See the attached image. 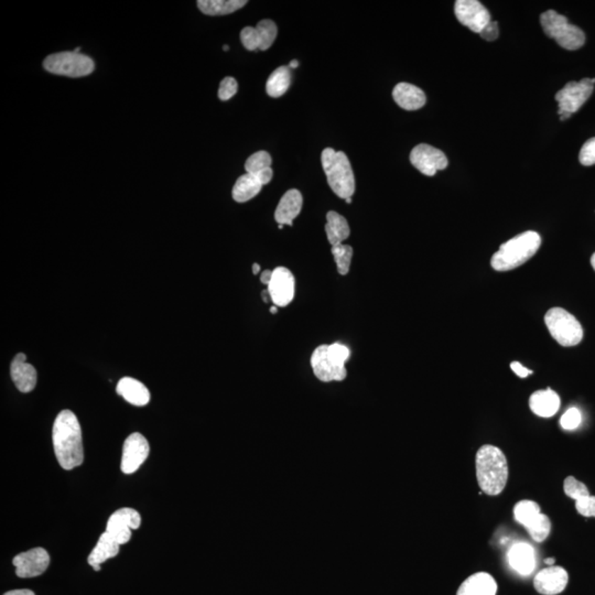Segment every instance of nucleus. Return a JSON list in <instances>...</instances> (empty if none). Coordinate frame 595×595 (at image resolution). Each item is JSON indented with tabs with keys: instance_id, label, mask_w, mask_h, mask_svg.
Returning <instances> with one entry per match:
<instances>
[{
	"instance_id": "obj_21",
	"label": "nucleus",
	"mask_w": 595,
	"mask_h": 595,
	"mask_svg": "<svg viewBox=\"0 0 595 595\" xmlns=\"http://www.w3.org/2000/svg\"><path fill=\"white\" fill-rule=\"evenodd\" d=\"M529 407L535 415L543 418H550L558 413L560 408V397L550 388L546 391L533 393L529 399Z\"/></svg>"
},
{
	"instance_id": "obj_19",
	"label": "nucleus",
	"mask_w": 595,
	"mask_h": 595,
	"mask_svg": "<svg viewBox=\"0 0 595 595\" xmlns=\"http://www.w3.org/2000/svg\"><path fill=\"white\" fill-rule=\"evenodd\" d=\"M302 202L304 200L299 191L292 189L284 193L274 212V220L278 224L291 226L294 218L301 212Z\"/></svg>"
},
{
	"instance_id": "obj_31",
	"label": "nucleus",
	"mask_w": 595,
	"mask_h": 595,
	"mask_svg": "<svg viewBox=\"0 0 595 595\" xmlns=\"http://www.w3.org/2000/svg\"><path fill=\"white\" fill-rule=\"evenodd\" d=\"M331 252L338 266V274L343 276L347 274L353 257V248L350 245L338 244L332 246Z\"/></svg>"
},
{
	"instance_id": "obj_10",
	"label": "nucleus",
	"mask_w": 595,
	"mask_h": 595,
	"mask_svg": "<svg viewBox=\"0 0 595 595\" xmlns=\"http://www.w3.org/2000/svg\"><path fill=\"white\" fill-rule=\"evenodd\" d=\"M410 162L425 176L433 177L449 165L443 151L427 143H420L410 152Z\"/></svg>"
},
{
	"instance_id": "obj_29",
	"label": "nucleus",
	"mask_w": 595,
	"mask_h": 595,
	"mask_svg": "<svg viewBox=\"0 0 595 595\" xmlns=\"http://www.w3.org/2000/svg\"><path fill=\"white\" fill-rule=\"evenodd\" d=\"M539 514H540V507H539L536 501L525 499V501H518L516 506L514 507L515 519H516L517 523L523 525L525 528Z\"/></svg>"
},
{
	"instance_id": "obj_28",
	"label": "nucleus",
	"mask_w": 595,
	"mask_h": 595,
	"mask_svg": "<svg viewBox=\"0 0 595 595\" xmlns=\"http://www.w3.org/2000/svg\"><path fill=\"white\" fill-rule=\"evenodd\" d=\"M290 83H291V71L289 67H279L272 72L267 81V94L274 99L282 96L289 89Z\"/></svg>"
},
{
	"instance_id": "obj_2",
	"label": "nucleus",
	"mask_w": 595,
	"mask_h": 595,
	"mask_svg": "<svg viewBox=\"0 0 595 595\" xmlns=\"http://www.w3.org/2000/svg\"><path fill=\"white\" fill-rule=\"evenodd\" d=\"M477 477L485 494H501L508 479V465L501 450L494 445H483L477 455Z\"/></svg>"
},
{
	"instance_id": "obj_49",
	"label": "nucleus",
	"mask_w": 595,
	"mask_h": 595,
	"mask_svg": "<svg viewBox=\"0 0 595 595\" xmlns=\"http://www.w3.org/2000/svg\"><path fill=\"white\" fill-rule=\"evenodd\" d=\"M591 265H592L593 269L595 270V252L593 254L592 257H591Z\"/></svg>"
},
{
	"instance_id": "obj_44",
	"label": "nucleus",
	"mask_w": 595,
	"mask_h": 595,
	"mask_svg": "<svg viewBox=\"0 0 595 595\" xmlns=\"http://www.w3.org/2000/svg\"><path fill=\"white\" fill-rule=\"evenodd\" d=\"M4 595H35V594L31 590H27V589H23V590L9 591V592L5 593V594H4Z\"/></svg>"
},
{
	"instance_id": "obj_37",
	"label": "nucleus",
	"mask_w": 595,
	"mask_h": 595,
	"mask_svg": "<svg viewBox=\"0 0 595 595\" xmlns=\"http://www.w3.org/2000/svg\"><path fill=\"white\" fill-rule=\"evenodd\" d=\"M238 82H236L234 77H225L221 82L220 89H218V97H220L221 101H228V99H232L238 93Z\"/></svg>"
},
{
	"instance_id": "obj_38",
	"label": "nucleus",
	"mask_w": 595,
	"mask_h": 595,
	"mask_svg": "<svg viewBox=\"0 0 595 595\" xmlns=\"http://www.w3.org/2000/svg\"><path fill=\"white\" fill-rule=\"evenodd\" d=\"M576 508L582 516L595 517V496L589 494L577 499Z\"/></svg>"
},
{
	"instance_id": "obj_22",
	"label": "nucleus",
	"mask_w": 595,
	"mask_h": 595,
	"mask_svg": "<svg viewBox=\"0 0 595 595\" xmlns=\"http://www.w3.org/2000/svg\"><path fill=\"white\" fill-rule=\"evenodd\" d=\"M117 394L133 406L143 407L150 400L148 388L135 378L124 377L119 381L116 388Z\"/></svg>"
},
{
	"instance_id": "obj_17",
	"label": "nucleus",
	"mask_w": 595,
	"mask_h": 595,
	"mask_svg": "<svg viewBox=\"0 0 595 595\" xmlns=\"http://www.w3.org/2000/svg\"><path fill=\"white\" fill-rule=\"evenodd\" d=\"M26 361H27L26 354L18 353L11 362L10 375L18 391L27 394L35 389L38 375L35 368Z\"/></svg>"
},
{
	"instance_id": "obj_15",
	"label": "nucleus",
	"mask_w": 595,
	"mask_h": 595,
	"mask_svg": "<svg viewBox=\"0 0 595 595\" xmlns=\"http://www.w3.org/2000/svg\"><path fill=\"white\" fill-rule=\"evenodd\" d=\"M296 282L289 269L284 267H278L272 270V278L268 286L270 299L276 306H287L291 304L294 298Z\"/></svg>"
},
{
	"instance_id": "obj_47",
	"label": "nucleus",
	"mask_w": 595,
	"mask_h": 595,
	"mask_svg": "<svg viewBox=\"0 0 595 595\" xmlns=\"http://www.w3.org/2000/svg\"><path fill=\"white\" fill-rule=\"evenodd\" d=\"M556 562V559L555 558H548L545 560V563L549 565V566H552L553 563Z\"/></svg>"
},
{
	"instance_id": "obj_11",
	"label": "nucleus",
	"mask_w": 595,
	"mask_h": 595,
	"mask_svg": "<svg viewBox=\"0 0 595 595\" xmlns=\"http://www.w3.org/2000/svg\"><path fill=\"white\" fill-rule=\"evenodd\" d=\"M457 19L475 33H481L491 23V13L477 0H457L455 5Z\"/></svg>"
},
{
	"instance_id": "obj_36",
	"label": "nucleus",
	"mask_w": 595,
	"mask_h": 595,
	"mask_svg": "<svg viewBox=\"0 0 595 595\" xmlns=\"http://www.w3.org/2000/svg\"><path fill=\"white\" fill-rule=\"evenodd\" d=\"M581 420H582V416H581L580 410L577 408H570L561 417L560 425L565 430H574L580 426Z\"/></svg>"
},
{
	"instance_id": "obj_35",
	"label": "nucleus",
	"mask_w": 595,
	"mask_h": 595,
	"mask_svg": "<svg viewBox=\"0 0 595 595\" xmlns=\"http://www.w3.org/2000/svg\"><path fill=\"white\" fill-rule=\"evenodd\" d=\"M240 41L245 49L248 51H256L260 49V35L256 28L246 27L240 31Z\"/></svg>"
},
{
	"instance_id": "obj_45",
	"label": "nucleus",
	"mask_w": 595,
	"mask_h": 595,
	"mask_svg": "<svg viewBox=\"0 0 595 595\" xmlns=\"http://www.w3.org/2000/svg\"><path fill=\"white\" fill-rule=\"evenodd\" d=\"M262 296L265 302H268V300H269L270 298L269 292H268V290H265V291L262 292Z\"/></svg>"
},
{
	"instance_id": "obj_34",
	"label": "nucleus",
	"mask_w": 595,
	"mask_h": 595,
	"mask_svg": "<svg viewBox=\"0 0 595 595\" xmlns=\"http://www.w3.org/2000/svg\"><path fill=\"white\" fill-rule=\"evenodd\" d=\"M563 489H565V493H566L567 496L574 499V501L580 499V497L590 494L588 487L583 484L582 482H579L578 479H574L573 477H568L565 479Z\"/></svg>"
},
{
	"instance_id": "obj_6",
	"label": "nucleus",
	"mask_w": 595,
	"mask_h": 595,
	"mask_svg": "<svg viewBox=\"0 0 595 595\" xmlns=\"http://www.w3.org/2000/svg\"><path fill=\"white\" fill-rule=\"evenodd\" d=\"M540 23L543 33L551 39L556 40L563 49L573 51L580 49L586 43V35L582 30L569 23L568 18L556 13L555 10L541 13Z\"/></svg>"
},
{
	"instance_id": "obj_5",
	"label": "nucleus",
	"mask_w": 595,
	"mask_h": 595,
	"mask_svg": "<svg viewBox=\"0 0 595 595\" xmlns=\"http://www.w3.org/2000/svg\"><path fill=\"white\" fill-rule=\"evenodd\" d=\"M351 355L350 348L343 344L321 345L314 350L311 366L314 375L324 383L345 379V363Z\"/></svg>"
},
{
	"instance_id": "obj_33",
	"label": "nucleus",
	"mask_w": 595,
	"mask_h": 595,
	"mask_svg": "<svg viewBox=\"0 0 595 595\" xmlns=\"http://www.w3.org/2000/svg\"><path fill=\"white\" fill-rule=\"evenodd\" d=\"M272 159L267 151H258L250 157L245 163L246 172L250 174H257L260 171L267 168H272Z\"/></svg>"
},
{
	"instance_id": "obj_23",
	"label": "nucleus",
	"mask_w": 595,
	"mask_h": 595,
	"mask_svg": "<svg viewBox=\"0 0 595 595\" xmlns=\"http://www.w3.org/2000/svg\"><path fill=\"white\" fill-rule=\"evenodd\" d=\"M497 584L494 578L486 572L475 573L461 584L457 595H495Z\"/></svg>"
},
{
	"instance_id": "obj_1",
	"label": "nucleus",
	"mask_w": 595,
	"mask_h": 595,
	"mask_svg": "<svg viewBox=\"0 0 595 595\" xmlns=\"http://www.w3.org/2000/svg\"><path fill=\"white\" fill-rule=\"evenodd\" d=\"M53 447L60 465L73 469L84 461L82 429L75 413L62 410L55 418L52 429Z\"/></svg>"
},
{
	"instance_id": "obj_20",
	"label": "nucleus",
	"mask_w": 595,
	"mask_h": 595,
	"mask_svg": "<svg viewBox=\"0 0 595 595\" xmlns=\"http://www.w3.org/2000/svg\"><path fill=\"white\" fill-rule=\"evenodd\" d=\"M393 97L398 106L406 111H417L425 106V93L423 89L409 83H399L393 91Z\"/></svg>"
},
{
	"instance_id": "obj_26",
	"label": "nucleus",
	"mask_w": 595,
	"mask_h": 595,
	"mask_svg": "<svg viewBox=\"0 0 595 595\" xmlns=\"http://www.w3.org/2000/svg\"><path fill=\"white\" fill-rule=\"evenodd\" d=\"M262 182L250 173H245L238 179L233 188V199L236 202L244 203L252 200L262 189Z\"/></svg>"
},
{
	"instance_id": "obj_9",
	"label": "nucleus",
	"mask_w": 595,
	"mask_h": 595,
	"mask_svg": "<svg viewBox=\"0 0 595 595\" xmlns=\"http://www.w3.org/2000/svg\"><path fill=\"white\" fill-rule=\"evenodd\" d=\"M594 84L592 79H583L579 82H569L566 87L557 93L556 101H558V114H574L592 95Z\"/></svg>"
},
{
	"instance_id": "obj_48",
	"label": "nucleus",
	"mask_w": 595,
	"mask_h": 595,
	"mask_svg": "<svg viewBox=\"0 0 595 595\" xmlns=\"http://www.w3.org/2000/svg\"><path fill=\"white\" fill-rule=\"evenodd\" d=\"M298 65H299V62H298L296 60H292L291 62H290L289 67L294 69V67H298Z\"/></svg>"
},
{
	"instance_id": "obj_7",
	"label": "nucleus",
	"mask_w": 595,
	"mask_h": 595,
	"mask_svg": "<svg viewBox=\"0 0 595 595\" xmlns=\"http://www.w3.org/2000/svg\"><path fill=\"white\" fill-rule=\"evenodd\" d=\"M545 323L555 341L570 347L582 341L583 329L576 316L562 308H552L545 316Z\"/></svg>"
},
{
	"instance_id": "obj_40",
	"label": "nucleus",
	"mask_w": 595,
	"mask_h": 595,
	"mask_svg": "<svg viewBox=\"0 0 595 595\" xmlns=\"http://www.w3.org/2000/svg\"><path fill=\"white\" fill-rule=\"evenodd\" d=\"M479 35L483 39L486 40V41H494V40H496L499 35V23H497V21H491L484 29L482 30Z\"/></svg>"
},
{
	"instance_id": "obj_14",
	"label": "nucleus",
	"mask_w": 595,
	"mask_h": 595,
	"mask_svg": "<svg viewBox=\"0 0 595 595\" xmlns=\"http://www.w3.org/2000/svg\"><path fill=\"white\" fill-rule=\"evenodd\" d=\"M13 563L19 578H35L45 572L50 565V556L45 549L33 548L17 555Z\"/></svg>"
},
{
	"instance_id": "obj_24",
	"label": "nucleus",
	"mask_w": 595,
	"mask_h": 595,
	"mask_svg": "<svg viewBox=\"0 0 595 595\" xmlns=\"http://www.w3.org/2000/svg\"><path fill=\"white\" fill-rule=\"evenodd\" d=\"M119 546L121 545L107 531H105L99 537V543H96L95 548L89 553L87 562L89 566L94 568V570H101V563L118 555Z\"/></svg>"
},
{
	"instance_id": "obj_39",
	"label": "nucleus",
	"mask_w": 595,
	"mask_h": 595,
	"mask_svg": "<svg viewBox=\"0 0 595 595\" xmlns=\"http://www.w3.org/2000/svg\"><path fill=\"white\" fill-rule=\"evenodd\" d=\"M579 160L583 166H593L595 165V137L589 139L580 150Z\"/></svg>"
},
{
	"instance_id": "obj_25",
	"label": "nucleus",
	"mask_w": 595,
	"mask_h": 595,
	"mask_svg": "<svg viewBox=\"0 0 595 595\" xmlns=\"http://www.w3.org/2000/svg\"><path fill=\"white\" fill-rule=\"evenodd\" d=\"M326 232L331 246L342 244L351 234L347 221L334 211H330L326 214Z\"/></svg>"
},
{
	"instance_id": "obj_53",
	"label": "nucleus",
	"mask_w": 595,
	"mask_h": 595,
	"mask_svg": "<svg viewBox=\"0 0 595 595\" xmlns=\"http://www.w3.org/2000/svg\"><path fill=\"white\" fill-rule=\"evenodd\" d=\"M278 228H279V230H282V228H284V225L279 224L278 225Z\"/></svg>"
},
{
	"instance_id": "obj_12",
	"label": "nucleus",
	"mask_w": 595,
	"mask_h": 595,
	"mask_svg": "<svg viewBox=\"0 0 595 595\" xmlns=\"http://www.w3.org/2000/svg\"><path fill=\"white\" fill-rule=\"evenodd\" d=\"M140 524L138 511L133 508H121L109 517L106 531L119 545H124L130 540L131 529H138Z\"/></svg>"
},
{
	"instance_id": "obj_3",
	"label": "nucleus",
	"mask_w": 595,
	"mask_h": 595,
	"mask_svg": "<svg viewBox=\"0 0 595 595\" xmlns=\"http://www.w3.org/2000/svg\"><path fill=\"white\" fill-rule=\"evenodd\" d=\"M541 245L540 235L527 230L501 245L493 255L491 265L496 272H509L524 265L538 252Z\"/></svg>"
},
{
	"instance_id": "obj_52",
	"label": "nucleus",
	"mask_w": 595,
	"mask_h": 595,
	"mask_svg": "<svg viewBox=\"0 0 595 595\" xmlns=\"http://www.w3.org/2000/svg\"><path fill=\"white\" fill-rule=\"evenodd\" d=\"M228 49H230L228 45H224V47H223V50H224V51H228Z\"/></svg>"
},
{
	"instance_id": "obj_4",
	"label": "nucleus",
	"mask_w": 595,
	"mask_h": 595,
	"mask_svg": "<svg viewBox=\"0 0 595 595\" xmlns=\"http://www.w3.org/2000/svg\"><path fill=\"white\" fill-rule=\"evenodd\" d=\"M321 161L332 191L344 200L352 198L355 192V178L345 153L326 148L322 151Z\"/></svg>"
},
{
	"instance_id": "obj_51",
	"label": "nucleus",
	"mask_w": 595,
	"mask_h": 595,
	"mask_svg": "<svg viewBox=\"0 0 595 595\" xmlns=\"http://www.w3.org/2000/svg\"><path fill=\"white\" fill-rule=\"evenodd\" d=\"M345 202L347 203V204H351L352 199L351 198L345 199Z\"/></svg>"
},
{
	"instance_id": "obj_42",
	"label": "nucleus",
	"mask_w": 595,
	"mask_h": 595,
	"mask_svg": "<svg viewBox=\"0 0 595 595\" xmlns=\"http://www.w3.org/2000/svg\"><path fill=\"white\" fill-rule=\"evenodd\" d=\"M272 174H274V172H272V169L267 168L265 169V170L258 172L257 174H252V176L256 177V178H257L258 180H260V182H262V186H265V184H268V183H269L270 181H272Z\"/></svg>"
},
{
	"instance_id": "obj_27",
	"label": "nucleus",
	"mask_w": 595,
	"mask_h": 595,
	"mask_svg": "<svg viewBox=\"0 0 595 595\" xmlns=\"http://www.w3.org/2000/svg\"><path fill=\"white\" fill-rule=\"evenodd\" d=\"M246 4V0H199L198 7L204 15L224 16L242 9Z\"/></svg>"
},
{
	"instance_id": "obj_18",
	"label": "nucleus",
	"mask_w": 595,
	"mask_h": 595,
	"mask_svg": "<svg viewBox=\"0 0 595 595\" xmlns=\"http://www.w3.org/2000/svg\"><path fill=\"white\" fill-rule=\"evenodd\" d=\"M509 566L523 576H528L536 568L535 550L528 543H515L508 551Z\"/></svg>"
},
{
	"instance_id": "obj_43",
	"label": "nucleus",
	"mask_w": 595,
	"mask_h": 595,
	"mask_svg": "<svg viewBox=\"0 0 595 595\" xmlns=\"http://www.w3.org/2000/svg\"><path fill=\"white\" fill-rule=\"evenodd\" d=\"M272 278V270H265V272H262V276H260V282H262V284H266V286H269Z\"/></svg>"
},
{
	"instance_id": "obj_46",
	"label": "nucleus",
	"mask_w": 595,
	"mask_h": 595,
	"mask_svg": "<svg viewBox=\"0 0 595 595\" xmlns=\"http://www.w3.org/2000/svg\"><path fill=\"white\" fill-rule=\"evenodd\" d=\"M260 272V266L258 264L252 265V272L254 274H257Z\"/></svg>"
},
{
	"instance_id": "obj_8",
	"label": "nucleus",
	"mask_w": 595,
	"mask_h": 595,
	"mask_svg": "<svg viewBox=\"0 0 595 595\" xmlns=\"http://www.w3.org/2000/svg\"><path fill=\"white\" fill-rule=\"evenodd\" d=\"M45 71L52 74L69 77H82L93 73L95 69L94 61L87 55L75 51L55 53L49 55L43 61Z\"/></svg>"
},
{
	"instance_id": "obj_41",
	"label": "nucleus",
	"mask_w": 595,
	"mask_h": 595,
	"mask_svg": "<svg viewBox=\"0 0 595 595\" xmlns=\"http://www.w3.org/2000/svg\"><path fill=\"white\" fill-rule=\"evenodd\" d=\"M511 368L513 369V372H514V373L521 378L528 377L529 375L533 374V371H530L528 368L521 365L519 362H513V363L511 364Z\"/></svg>"
},
{
	"instance_id": "obj_30",
	"label": "nucleus",
	"mask_w": 595,
	"mask_h": 595,
	"mask_svg": "<svg viewBox=\"0 0 595 595\" xmlns=\"http://www.w3.org/2000/svg\"><path fill=\"white\" fill-rule=\"evenodd\" d=\"M527 531L530 535L531 538L537 543H543L548 538L549 533L551 530L550 519L548 516L543 514H539L536 518L531 521L530 524L526 527Z\"/></svg>"
},
{
	"instance_id": "obj_13",
	"label": "nucleus",
	"mask_w": 595,
	"mask_h": 595,
	"mask_svg": "<svg viewBox=\"0 0 595 595\" xmlns=\"http://www.w3.org/2000/svg\"><path fill=\"white\" fill-rule=\"evenodd\" d=\"M149 455V443L146 438L136 433L125 440L121 457V471L125 474H133L141 467Z\"/></svg>"
},
{
	"instance_id": "obj_32",
	"label": "nucleus",
	"mask_w": 595,
	"mask_h": 595,
	"mask_svg": "<svg viewBox=\"0 0 595 595\" xmlns=\"http://www.w3.org/2000/svg\"><path fill=\"white\" fill-rule=\"evenodd\" d=\"M255 28L257 29L258 35H260V50H262V51H266L267 49H269V48L272 47V43H274V40H276L277 33H278V29H277L276 23H274L272 20H262V21H260V23H257V26Z\"/></svg>"
},
{
	"instance_id": "obj_16",
	"label": "nucleus",
	"mask_w": 595,
	"mask_h": 595,
	"mask_svg": "<svg viewBox=\"0 0 595 595\" xmlns=\"http://www.w3.org/2000/svg\"><path fill=\"white\" fill-rule=\"evenodd\" d=\"M568 572L561 567H549L537 573L533 586L543 595H557L563 592L568 584Z\"/></svg>"
},
{
	"instance_id": "obj_50",
	"label": "nucleus",
	"mask_w": 595,
	"mask_h": 595,
	"mask_svg": "<svg viewBox=\"0 0 595 595\" xmlns=\"http://www.w3.org/2000/svg\"><path fill=\"white\" fill-rule=\"evenodd\" d=\"M277 310H278V306H274L270 308V312H272V314H276Z\"/></svg>"
}]
</instances>
